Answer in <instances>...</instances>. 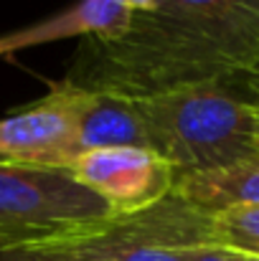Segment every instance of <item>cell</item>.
<instances>
[{
  "label": "cell",
  "mask_w": 259,
  "mask_h": 261,
  "mask_svg": "<svg viewBox=\"0 0 259 261\" xmlns=\"http://www.w3.org/2000/svg\"><path fill=\"white\" fill-rule=\"evenodd\" d=\"M242 259H244V261H259V256H249V254H242Z\"/></svg>",
  "instance_id": "15"
},
{
  "label": "cell",
  "mask_w": 259,
  "mask_h": 261,
  "mask_svg": "<svg viewBox=\"0 0 259 261\" xmlns=\"http://www.w3.org/2000/svg\"><path fill=\"white\" fill-rule=\"evenodd\" d=\"M66 170L99 195L114 216H132L166 200L175 188L173 168L148 147H99L79 152Z\"/></svg>",
  "instance_id": "5"
},
{
  "label": "cell",
  "mask_w": 259,
  "mask_h": 261,
  "mask_svg": "<svg viewBox=\"0 0 259 261\" xmlns=\"http://www.w3.org/2000/svg\"><path fill=\"white\" fill-rule=\"evenodd\" d=\"M257 66L259 0H155L122 31L82 38L61 84L143 99Z\"/></svg>",
  "instance_id": "1"
},
{
  "label": "cell",
  "mask_w": 259,
  "mask_h": 261,
  "mask_svg": "<svg viewBox=\"0 0 259 261\" xmlns=\"http://www.w3.org/2000/svg\"><path fill=\"white\" fill-rule=\"evenodd\" d=\"M211 244L259 256V205H237L208 216Z\"/></svg>",
  "instance_id": "10"
},
{
  "label": "cell",
  "mask_w": 259,
  "mask_h": 261,
  "mask_svg": "<svg viewBox=\"0 0 259 261\" xmlns=\"http://www.w3.org/2000/svg\"><path fill=\"white\" fill-rule=\"evenodd\" d=\"M0 261H26L20 254H10V251H0Z\"/></svg>",
  "instance_id": "14"
},
{
  "label": "cell",
  "mask_w": 259,
  "mask_h": 261,
  "mask_svg": "<svg viewBox=\"0 0 259 261\" xmlns=\"http://www.w3.org/2000/svg\"><path fill=\"white\" fill-rule=\"evenodd\" d=\"M112 216L66 168L0 165V251H28Z\"/></svg>",
  "instance_id": "3"
},
{
  "label": "cell",
  "mask_w": 259,
  "mask_h": 261,
  "mask_svg": "<svg viewBox=\"0 0 259 261\" xmlns=\"http://www.w3.org/2000/svg\"><path fill=\"white\" fill-rule=\"evenodd\" d=\"M196 244H211L208 216L171 193L140 213L112 216L74 236L10 254L26 261H185L183 249Z\"/></svg>",
  "instance_id": "4"
},
{
  "label": "cell",
  "mask_w": 259,
  "mask_h": 261,
  "mask_svg": "<svg viewBox=\"0 0 259 261\" xmlns=\"http://www.w3.org/2000/svg\"><path fill=\"white\" fill-rule=\"evenodd\" d=\"M185 261H244L239 251H231L219 244H196L183 249Z\"/></svg>",
  "instance_id": "11"
},
{
  "label": "cell",
  "mask_w": 259,
  "mask_h": 261,
  "mask_svg": "<svg viewBox=\"0 0 259 261\" xmlns=\"http://www.w3.org/2000/svg\"><path fill=\"white\" fill-rule=\"evenodd\" d=\"M237 82L242 84V89H244V91H247L254 101H259V66L254 69V71H249L247 76H239Z\"/></svg>",
  "instance_id": "12"
},
{
  "label": "cell",
  "mask_w": 259,
  "mask_h": 261,
  "mask_svg": "<svg viewBox=\"0 0 259 261\" xmlns=\"http://www.w3.org/2000/svg\"><path fill=\"white\" fill-rule=\"evenodd\" d=\"M74 158L72 112L59 84L31 107L0 119V165L66 168Z\"/></svg>",
  "instance_id": "6"
},
{
  "label": "cell",
  "mask_w": 259,
  "mask_h": 261,
  "mask_svg": "<svg viewBox=\"0 0 259 261\" xmlns=\"http://www.w3.org/2000/svg\"><path fill=\"white\" fill-rule=\"evenodd\" d=\"M173 193L206 216L237 205H259V152L216 173L180 177Z\"/></svg>",
  "instance_id": "9"
},
{
  "label": "cell",
  "mask_w": 259,
  "mask_h": 261,
  "mask_svg": "<svg viewBox=\"0 0 259 261\" xmlns=\"http://www.w3.org/2000/svg\"><path fill=\"white\" fill-rule=\"evenodd\" d=\"M148 145L175 173H216L259 152V101L237 79L137 99Z\"/></svg>",
  "instance_id": "2"
},
{
  "label": "cell",
  "mask_w": 259,
  "mask_h": 261,
  "mask_svg": "<svg viewBox=\"0 0 259 261\" xmlns=\"http://www.w3.org/2000/svg\"><path fill=\"white\" fill-rule=\"evenodd\" d=\"M66 94L74 127L77 155L99 147H148L145 122L137 107V99L109 94V91H86L56 82Z\"/></svg>",
  "instance_id": "7"
},
{
  "label": "cell",
  "mask_w": 259,
  "mask_h": 261,
  "mask_svg": "<svg viewBox=\"0 0 259 261\" xmlns=\"http://www.w3.org/2000/svg\"><path fill=\"white\" fill-rule=\"evenodd\" d=\"M130 20V8L125 0H79L41 23L10 31L0 36V56H13L33 46H46L64 38L112 36L122 31Z\"/></svg>",
  "instance_id": "8"
},
{
  "label": "cell",
  "mask_w": 259,
  "mask_h": 261,
  "mask_svg": "<svg viewBox=\"0 0 259 261\" xmlns=\"http://www.w3.org/2000/svg\"><path fill=\"white\" fill-rule=\"evenodd\" d=\"M125 3H127L130 13H137V10H148V8H153L155 0H125Z\"/></svg>",
  "instance_id": "13"
}]
</instances>
